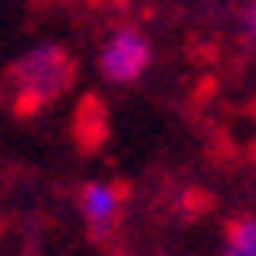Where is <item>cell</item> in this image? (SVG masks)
<instances>
[{
	"label": "cell",
	"instance_id": "obj_2",
	"mask_svg": "<svg viewBox=\"0 0 256 256\" xmlns=\"http://www.w3.org/2000/svg\"><path fill=\"white\" fill-rule=\"evenodd\" d=\"M150 69V38L138 27H118L100 54V73L111 84H134Z\"/></svg>",
	"mask_w": 256,
	"mask_h": 256
},
{
	"label": "cell",
	"instance_id": "obj_3",
	"mask_svg": "<svg viewBox=\"0 0 256 256\" xmlns=\"http://www.w3.org/2000/svg\"><path fill=\"white\" fill-rule=\"evenodd\" d=\"M118 210H122V188L107 180H92L80 188V214L92 222V230L107 234L118 222Z\"/></svg>",
	"mask_w": 256,
	"mask_h": 256
},
{
	"label": "cell",
	"instance_id": "obj_4",
	"mask_svg": "<svg viewBox=\"0 0 256 256\" xmlns=\"http://www.w3.org/2000/svg\"><path fill=\"white\" fill-rule=\"evenodd\" d=\"M222 256H256V218H237L226 230Z\"/></svg>",
	"mask_w": 256,
	"mask_h": 256
},
{
	"label": "cell",
	"instance_id": "obj_1",
	"mask_svg": "<svg viewBox=\"0 0 256 256\" xmlns=\"http://www.w3.org/2000/svg\"><path fill=\"white\" fill-rule=\"evenodd\" d=\"M76 73L73 54L58 42H38L27 54H20L4 73V96L16 111H38L69 92Z\"/></svg>",
	"mask_w": 256,
	"mask_h": 256
},
{
	"label": "cell",
	"instance_id": "obj_5",
	"mask_svg": "<svg viewBox=\"0 0 256 256\" xmlns=\"http://www.w3.org/2000/svg\"><path fill=\"white\" fill-rule=\"evenodd\" d=\"M252 12H256V8H252Z\"/></svg>",
	"mask_w": 256,
	"mask_h": 256
}]
</instances>
